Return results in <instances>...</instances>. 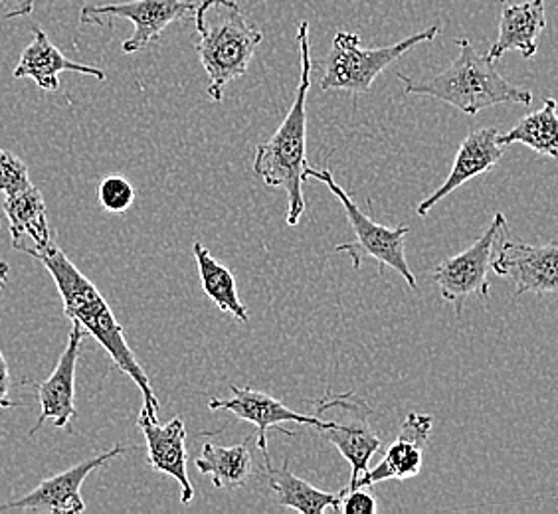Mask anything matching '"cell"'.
Masks as SVG:
<instances>
[{"mask_svg": "<svg viewBox=\"0 0 558 514\" xmlns=\"http://www.w3.org/2000/svg\"><path fill=\"white\" fill-rule=\"evenodd\" d=\"M19 252L36 257L43 264L50 278L54 279L58 293L64 303L65 317L72 322H80L82 329L106 348L119 370L130 376L140 388L143 412L159 418V400L153 392L149 376L131 351L123 327L119 325L108 301L104 299L96 285L75 268L74 261L65 256L62 247L56 244L54 237L43 249L21 246Z\"/></svg>", "mask_w": 558, "mask_h": 514, "instance_id": "6da1fadb", "label": "cell"}, {"mask_svg": "<svg viewBox=\"0 0 558 514\" xmlns=\"http://www.w3.org/2000/svg\"><path fill=\"white\" fill-rule=\"evenodd\" d=\"M301 48V77L293 106L271 139L258 145L254 172L269 188L288 194V224H300L305 212L303 171L307 162V94L312 87V40L310 22H301L298 30Z\"/></svg>", "mask_w": 558, "mask_h": 514, "instance_id": "7a4b0ae2", "label": "cell"}, {"mask_svg": "<svg viewBox=\"0 0 558 514\" xmlns=\"http://www.w3.org/2000/svg\"><path fill=\"white\" fill-rule=\"evenodd\" d=\"M458 48L460 54L441 74L424 79L397 74L398 79L404 84V91L409 96L436 97L472 118L482 109L494 106L533 103V94L525 87L507 82L497 72L494 60L489 56L480 54L468 38H460Z\"/></svg>", "mask_w": 558, "mask_h": 514, "instance_id": "3957f363", "label": "cell"}, {"mask_svg": "<svg viewBox=\"0 0 558 514\" xmlns=\"http://www.w3.org/2000/svg\"><path fill=\"white\" fill-rule=\"evenodd\" d=\"M194 16L196 52L208 75V96L220 103L228 84L246 74L264 34L232 0H203Z\"/></svg>", "mask_w": 558, "mask_h": 514, "instance_id": "277c9868", "label": "cell"}, {"mask_svg": "<svg viewBox=\"0 0 558 514\" xmlns=\"http://www.w3.org/2000/svg\"><path fill=\"white\" fill-rule=\"evenodd\" d=\"M303 179L305 181L315 179V181L325 184L343 206L347 220L353 228L356 240L341 244V246H335V252L351 257L353 269L361 268L366 257H373L378 264L380 276L385 273L387 268L395 269L402 278L407 279L410 290H418V281L414 278L412 269L409 268L407 249H404V242H407V236L410 234V225L400 224L398 228H388V225L376 224L375 220L368 218L353 203V198L344 193L339 184L335 183L333 174L327 169L307 167L303 171Z\"/></svg>", "mask_w": 558, "mask_h": 514, "instance_id": "5b68a950", "label": "cell"}, {"mask_svg": "<svg viewBox=\"0 0 558 514\" xmlns=\"http://www.w3.org/2000/svg\"><path fill=\"white\" fill-rule=\"evenodd\" d=\"M441 33L440 24H434L422 33L410 36L402 42L385 48H363L361 36L354 33H337L331 52L323 62V89H341L354 96L366 94L376 77L395 64L402 56L412 50L416 44L432 42Z\"/></svg>", "mask_w": 558, "mask_h": 514, "instance_id": "8992f818", "label": "cell"}, {"mask_svg": "<svg viewBox=\"0 0 558 514\" xmlns=\"http://www.w3.org/2000/svg\"><path fill=\"white\" fill-rule=\"evenodd\" d=\"M507 232V220L504 215H495L494 222L485 230L484 236L475 240L472 246L462 254L441 261L434 269V281L440 287L441 299L453 303L456 313L462 315L465 301L472 295L482 299L489 297V279L487 271L494 259L497 242Z\"/></svg>", "mask_w": 558, "mask_h": 514, "instance_id": "52a82bcc", "label": "cell"}, {"mask_svg": "<svg viewBox=\"0 0 558 514\" xmlns=\"http://www.w3.org/2000/svg\"><path fill=\"white\" fill-rule=\"evenodd\" d=\"M196 12V0H131L121 4H87L80 12L82 24L106 26L113 19H128L133 34L123 44L125 54H137L161 38L162 30L172 22L191 19Z\"/></svg>", "mask_w": 558, "mask_h": 514, "instance_id": "ba28073f", "label": "cell"}, {"mask_svg": "<svg viewBox=\"0 0 558 514\" xmlns=\"http://www.w3.org/2000/svg\"><path fill=\"white\" fill-rule=\"evenodd\" d=\"M135 450V448H123L116 445L111 450L96 455L92 460L82 461L74 467L58 473L50 479H44L31 493L24 494L16 501L0 504V511H50L54 514H80L86 511V503L82 499V485L92 473L108 465L109 461L116 460L125 451Z\"/></svg>", "mask_w": 558, "mask_h": 514, "instance_id": "9c48e42d", "label": "cell"}, {"mask_svg": "<svg viewBox=\"0 0 558 514\" xmlns=\"http://www.w3.org/2000/svg\"><path fill=\"white\" fill-rule=\"evenodd\" d=\"M497 276L515 283V295L523 293H557L558 244L531 246L501 240L497 256L492 259Z\"/></svg>", "mask_w": 558, "mask_h": 514, "instance_id": "30bf717a", "label": "cell"}, {"mask_svg": "<svg viewBox=\"0 0 558 514\" xmlns=\"http://www.w3.org/2000/svg\"><path fill=\"white\" fill-rule=\"evenodd\" d=\"M234 396L230 400H220V397H213L208 402L210 409H226L230 414H234L236 418L250 421L258 428V448L264 453L266 463H271L268 453V431L271 428L279 429L283 436H293L290 429L281 428L283 421H295V424H305V426H313V428L322 429L329 426V419L313 418V416H305L295 409H290L286 404H281L276 397L269 396L266 392H258L252 388H238L232 386L230 388Z\"/></svg>", "mask_w": 558, "mask_h": 514, "instance_id": "8fae6325", "label": "cell"}, {"mask_svg": "<svg viewBox=\"0 0 558 514\" xmlns=\"http://www.w3.org/2000/svg\"><path fill=\"white\" fill-rule=\"evenodd\" d=\"M432 428H434L432 416L410 412L409 418L400 428L397 440L390 443L383 461L376 465L373 472L361 475L359 481L344 491L368 489V487H375L376 482L388 481V479L409 481L412 477H416L422 472L424 451L428 445Z\"/></svg>", "mask_w": 558, "mask_h": 514, "instance_id": "7c38bea8", "label": "cell"}, {"mask_svg": "<svg viewBox=\"0 0 558 514\" xmlns=\"http://www.w3.org/2000/svg\"><path fill=\"white\" fill-rule=\"evenodd\" d=\"M86 331L82 329L80 322H72L68 344L64 353L60 356L54 372L48 380H44L36 386L38 392V402H40V418L36 426L31 429V436H34L38 429L43 428L46 421H52L56 428H65L72 419L77 418L75 409V366L80 358V348L84 341Z\"/></svg>", "mask_w": 558, "mask_h": 514, "instance_id": "4fadbf2b", "label": "cell"}, {"mask_svg": "<svg viewBox=\"0 0 558 514\" xmlns=\"http://www.w3.org/2000/svg\"><path fill=\"white\" fill-rule=\"evenodd\" d=\"M137 426L147 441V463L150 469L172 477L181 485L183 504L193 503L194 487L186 472V429L183 419L172 418L167 426H161L157 416H149L141 409Z\"/></svg>", "mask_w": 558, "mask_h": 514, "instance_id": "5bb4252c", "label": "cell"}, {"mask_svg": "<svg viewBox=\"0 0 558 514\" xmlns=\"http://www.w3.org/2000/svg\"><path fill=\"white\" fill-rule=\"evenodd\" d=\"M497 137H499V131L495 127L472 131L458 149L450 176L446 179V183L441 184L436 193L429 194L428 198L422 200V204L416 208V215H429V210L440 200H444L446 196H450L456 188H460L480 174L494 171L495 164L501 161V157H504V147L499 145Z\"/></svg>", "mask_w": 558, "mask_h": 514, "instance_id": "9a60e30c", "label": "cell"}, {"mask_svg": "<svg viewBox=\"0 0 558 514\" xmlns=\"http://www.w3.org/2000/svg\"><path fill=\"white\" fill-rule=\"evenodd\" d=\"M62 72H75V74L92 75L96 79H106V72L94 65L77 64L74 60H68L56 48L48 34L40 26H33V42L24 48L21 62L14 68V79H33L36 86L44 91H58L60 89V74Z\"/></svg>", "mask_w": 558, "mask_h": 514, "instance_id": "2e32d148", "label": "cell"}, {"mask_svg": "<svg viewBox=\"0 0 558 514\" xmlns=\"http://www.w3.org/2000/svg\"><path fill=\"white\" fill-rule=\"evenodd\" d=\"M547 26L545 0H526L507 4L499 21V36L495 40L489 58L497 62L507 52H519L523 58H533L538 50V36Z\"/></svg>", "mask_w": 558, "mask_h": 514, "instance_id": "e0dca14e", "label": "cell"}, {"mask_svg": "<svg viewBox=\"0 0 558 514\" xmlns=\"http://www.w3.org/2000/svg\"><path fill=\"white\" fill-rule=\"evenodd\" d=\"M368 416H373V409L366 406L365 402L354 412V418L349 424L329 421V426L322 429L323 438L333 443L351 465V481L344 489L353 487L354 482L359 481V477L368 472V461L373 460V455L383 445V441L366 419Z\"/></svg>", "mask_w": 558, "mask_h": 514, "instance_id": "ac0fdd59", "label": "cell"}, {"mask_svg": "<svg viewBox=\"0 0 558 514\" xmlns=\"http://www.w3.org/2000/svg\"><path fill=\"white\" fill-rule=\"evenodd\" d=\"M266 481L276 494V503L283 509H293L303 514H322L327 511L341 513L343 491L325 493L290 472V463L283 461L281 467L266 463Z\"/></svg>", "mask_w": 558, "mask_h": 514, "instance_id": "d6986e66", "label": "cell"}, {"mask_svg": "<svg viewBox=\"0 0 558 514\" xmlns=\"http://www.w3.org/2000/svg\"><path fill=\"white\" fill-rule=\"evenodd\" d=\"M4 215L11 225L12 247L21 246L22 236H31L34 240V249H43L52 242V232L48 224V210L44 196L36 186L26 188L24 193L9 196L2 203Z\"/></svg>", "mask_w": 558, "mask_h": 514, "instance_id": "ffe728a7", "label": "cell"}, {"mask_svg": "<svg viewBox=\"0 0 558 514\" xmlns=\"http://www.w3.org/2000/svg\"><path fill=\"white\" fill-rule=\"evenodd\" d=\"M196 469L201 475H210L216 489L232 491L244 487L254 469L250 441L232 448L206 443L203 455L196 460Z\"/></svg>", "mask_w": 558, "mask_h": 514, "instance_id": "44dd1931", "label": "cell"}, {"mask_svg": "<svg viewBox=\"0 0 558 514\" xmlns=\"http://www.w3.org/2000/svg\"><path fill=\"white\" fill-rule=\"evenodd\" d=\"M193 252L206 297L213 301L220 311L230 313L232 317H236L238 321L247 325L250 315H247L246 305L238 297L234 273L215 259L201 242L194 244Z\"/></svg>", "mask_w": 558, "mask_h": 514, "instance_id": "7402d4cb", "label": "cell"}, {"mask_svg": "<svg viewBox=\"0 0 558 514\" xmlns=\"http://www.w3.org/2000/svg\"><path fill=\"white\" fill-rule=\"evenodd\" d=\"M497 140L501 147L521 143L538 155L558 159L557 99H553V97L545 99L543 109L525 115L509 133H505V135L499 133Z\"/></svg>", "mask_w": 558, "mask_h": 514, "instance_id": "603a6c76", "label": "cell"}, {"mask_svg": "<svg viewBox=\"0 0 558 514\" xmlns=\"http://www.w3.org/2000/svg\"><path fill=\"white\" fill-rule=\"evenodd\" d=\"M97 200L109 215H125L135 203V188L125 176L111 174L97 186Z\"/></svg>", "mask_w": 558, "mask_h": 514, "instance_id": "cb8c5ba5", "label": "cell"}, {"mask_svg": "<svg viewBox=\"0 0 558 514\" xmlns=\"http://www.w3.org/2000/svg\"><path fill=\"white\" fill-rule=\"evenodd\" d=\"M31 176H28V167L14 157L11 150L0 149V194L4 198L16 196L31 188Z\"/></svg>", "mask_w": 558, "mask_h": 514, "instance_id": "d4e9b609", "label": "cell"}, {"mask_svg": "<svg viewBox=\"0 0 558 514\" xmlns=\"http://www.w3.org/2000/svg\"><path fill=\"white\" fill-rule=\"evenodd\" d=\"M9 273H11V266H9L7 261H0V293H2V290H4V285H7V279H9ZM11 370H9V365H7V358H4V354H2V348H0V407L16 406V404L12 402L11 396H9V392H11Z\"/></svg>", "mask_w": 558, "mask_h": 514, "instance_id": "484cf974", "label": "cell"}, {"mask_svg": "<svg viewBox=\"0 0 558 514\" xmlns=\"http://www.w3.org/2000/svg\"><path fill=\"white\" fill-rule=\"evenodd\" d=\"M343 491V504L341 511L344 514H375L376 501L373 494L366 493L365 489H354V491Z\"/></svg>", "mask_w": 558, "mask_h": 514, "instance_id": "4316f807", "label": "cell"}, {"mask_svg": "<svg viewBox=\"0 0 558 514\" xmlns=\"http://www.w3.org/2000/svg\"><path fill=\"white\" fill-rule=\"evenodd\" d=\"M36 0H0V19L14 21L33 14Z\"/></svg>", "mask_w": 558, "mask_h": 514, "instance_id": "83f0119b", "label": "cell"}, {"mask_svg": "<svg viewBox=\"0 0 558 514\" xmlns=\"http://www.w3.org/2000/svg\"><path fill=\"white\" fill-rule=\"evenodd\" d=\"M501 2H507V4H513V2H519V0H501Z\"/></svg>", "mask_w": 558, "mask_h": 514, "instance_id": "f1b7e54d", "label": "cell"}]
</instances>
